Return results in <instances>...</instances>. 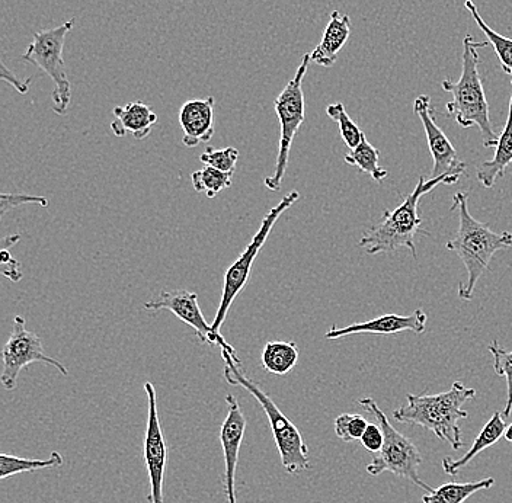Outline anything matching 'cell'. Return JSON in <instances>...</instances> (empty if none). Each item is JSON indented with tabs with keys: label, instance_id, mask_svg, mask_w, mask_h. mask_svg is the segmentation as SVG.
<instances>
[{
	"label": "cell",
	"instance_id": "obj_1",
	"mask_svg": "<svg viewBox=\"0 0 512 503\" xmlns=\"http://www.w3.org/2000/svg\"><path fill=\"white\" fill-rule=\"evenodd\" d=\"M451 211H457L459 229L454 239L448 240V251L456 252L467 271V283L457 288L462 300H472L476 284L489 269L495 253L512 246V233H496L488 224L480 223L470 214L466 192H457L453 197Z\"/></svg>",
	"mask_w": 512,
	"mask_h": 503
},
{
	"label": "cell",
	"instance_id": "obj_2",
	"mask_svg": "<svg viewBox=\"0 0 512 503\" xmlns=\"http://www.w3.org/2000/svg\"><path fill=\"white\" fill-rule=\"evenodd\" d=\"M488 46L489 41L478 43L473 35H466L463 40L462 76L457 82L448 79L441 82V88L453 95L446 105L447 117L454 118L463 128L478 127L486 149L496 147L499 140L492 127L491 111L479 75V50Z\"/></svg>",
	"mask_w": 512,
	"mask_h": 503
},
{
	"label": "cell",
	"instance_id": "obj_3",
	"mask_svg": "<svg viewBox=\"0 0 512 503\" xmlns=\"http://www.w3.org/2000/svg\"><path fill=\"white\" fill-rule=\"evenodd\" d=\"M476 390L456 381L447 392L438 394H408V405L396 409L393 418L399 424L419 425L431 431L453 450H462L464 442L459 421L469 416L462 406L475 399Z\"/></svg>",
	"mask_w": 512,
	"mask_h": 503
},
{
	"label": "cell",
	"instance_id": "obj_4",
	"mask_svg": "<svg viewBox=\"0 0 512 503\" xmlns=\"http://www.w3.org/2000/svg\"><path fill=\"white\" fill-rule=\"evenodd\" d=\"M460 176L462 175H444L438 178L419 176L414 192L409 194L395 210H384L380 223L371 227L366 235L361 237L358 246L368 255L392 253L399 248H406L416 258L415 236L424 232L421 229L422 219L419 217V200L438 185L457 184Z\"/></svg>",
	"mask_w": 512,
	"mask_h": 503
},
{
	"label": "cell",
	"instance_id": "obj_5",
	"mask_svg": "<svg viewBox=\"0 0 512 503\" xmlns=\"http://www.w3.org/2000/svg\"><path fill=\"white\" fill-rule=\"evenodd\" d=\"M222 355L224 378H226L227 383L248 390L258 400L259 405L264 409L265 415L268 416L284 470L290 474H299L304 470H309V447L304 442L297 426L278 409V406L272 402L271 397L258 384H255L254 381L249 380L243 374V371L240 370L242 362H240L238 355L230 354L227 351H222Z\"/></svg>",
	"mask_w": 512,
	"mask_h": 503
},
{
	"label": "cell",
	"instance_id": "obj_6",
	"mask_svg": "<svg viewBox=\"0 0 512 503\" xmlns=\"http://www.w3.org/2000/svg\"><path fill=\"white\" fill-rule=\"evenodd\" d=\"M361 408L366 409L376 418L377 424L382 426L384 434V445L382 451L373 454V460L367 466L368 474L380 476L384 472L396 474L403 479L411 480L418 488L431 493V486L422 482L419 477V466L422 464V456L414 442L409 441L405 435L400 434L398 429L390 424L386 413L377 405L376 400L371 397H364L358 400Z\"/></svg>",
	"mask_w": 512,
	"mask_h": 503
},
{
	"label": "cell",
	"instance_id": "obj_7",
	"mask_svg": "<svg viewBox=\"0 0 512 503\" xmlns=\"http://www.w3.org/2000/svg\"><path fill=\"white\" fill-rule=\"evenodd\" d=\"M310 62H312L310 53L304 54L296 75L287 83L286 88L281 91L274 102L275 114H277L278 121H280V144H278V156L274 173L264 179L265 187L272 192L280 191L287 172L291 144H293L294 137H296L297 131L300 130L304 118H306L303 80L306 78L307 67H309Z\"/></svg>",
	"mask_w": 512,
	"mask_h": 503
},
{
	"label": "cell",
	"instance_id": "obj_8",
	"mask_svg": "<svg viewBox=\"0 0 512 503\" xmlns=\"http://www.w3.org/2000/svg\"><path fill=\"white\" fill-rule=\"evenodd\" d=\"M75 25V19H70L53 30L34 32L31 46L25 54H22L25 62L34 64L53 80V110L60 115L66 114L72 101V85L67 76L63 50L67 34L75 28Z\"/></svg>",
	"mask_w": 512,
	"mask_h": 503
},
{
	"label": "cell",
	"instance_id": "obj_9",
	"mask_svg": "<svg viewBox=\"0 0 512 503\" xmlns=\"http://www.w3.org/2000/svg\"><path fill=\"white\" fill-rule=\"evenodd\" d=\"M299 198V191H291L290 194H287L286 197L280 201V203L275 205V207H272L271 210L268 211L267 216L264 217V220H262L261 227H259L258 232H256L254 237H252L251 243L246 246L242 255H240L239 258L230 265L229 269H227L226 274H224L222 300H220V306L219 309H217L216 317H214L213 322H211L214 332L220 333V331H222L224 320H226L227 313H229L233 301L236 300V297L242 293L243 288L248 284L249 277H251L252 267H254V262L256 261V258H258L262 246L267 242L268 236H270V233L272 232V227H274L275 223L280 220L284 211H287L291 205L296 204L297 201H299Z\"/></svg>",
	"mask_w": 512,
	"mask_h": 503
},
{
	"label": "cell",
	"instance_id": "obj_10",
	"mask_svg": "<svg viewBox=\"0 0 512 503\" xmlns=\"http://www.w3.org/2000/svg\"><path fill=\"white\" fill-rule=\"evenodd\" d=\"M2 358V386L8 392L16 389L19 374L34 362H44V364L57 368L63 376H69L66 365L57 361L56 358L48 357L40 336L28 331L27 320L22 316L15 317L11 336L3 346Z\"/></svg>",
	"mask_w": 512,
	"mask_h": 503
},
{
	"label": "cell",
	"instance_id": "obj_11",
	"mask_svg": "<svg viewBox=\"0 0 512 503\" xmlns=\"http://www.w3.org/2000/svg\"><path fill=\"white\" fill-rule=\"evenodd\" d=\"M144 309L149 310V312L168 310L172 315L178 317L181 322H184L185 325L191 326L197 338L204 342V344L219 346L222 351L238 355L236 349L232 345L227 344L222 333L213 331V326L207 322L206 317L201 312L197 294L191 293V291H162L156 299L147 301L144 304Z\"/></svg>",
	"mask_w": 512,
	"mask_h": 503
},
{
	"label": "cell",
	"instance_id": "obj_12",
	"mask_svg": "<svg viewBox=\"0 0 512 503\" xmlns=\"http://www.w3.org/2000/svg\"><path fill=\"white\" fill-rule=\"evenodd\" d=\"M147 394V425L144 435V463L149 473V502L163 503V485H165L166 463H168V447L165 434L159 421L156 390L150 381L144 384Z\"/></svg>",
	"mask_w": 512,
	"mask_h": 503
},
{
	"label": "cell",
	"instance_id": "obj_13",
	"mask_svg": "<svg viewBox=\"0 0 512 503\" xmlns=\"http://www.w3.org/2000/svg\"><path fill=\"white\" fill-rule=\"evenodd\" d=\"M414 111L424 126L428 147H430L432 160H434L431 178L444 175H463L466 171V163L460 160L446 133L438 127L434 114H432L430 96H418L415 99Z\"/></svg>",
	"mask_w": 512,
	"mask_h": 503
},
{
	"label": "cell",
	"instance_id": "obj_14",
	"mask_svg": "<svg viewBox=\"0 0 512 503\" xmlns=\"http://www.w3.org/2000/svg\"><path fill=\"white\" fill-rule=\"evenodd\" d=\"M227 415L220 429L224 456V493L229 503L236 501V469H238L240 447L246 431V418L233 394H227Z\"/></svg>",
	"mask_w": 512,
	"mask_h": 503
},
{
	"label": "cell",
	"instance_id": "obj_15",
	"mask_svg": "<svg viewBox=\"0 0 512 503\" xmlns=\"http://www.w3.org/2000/svg\"><path fill=\"white\" fill-rule=\"evenodd\" d=\"M427 313L422 309L415 310L412 315L402 316L390 313L377 317V319L368 320V322L354 323V325L345 326V328L329 329L326 332V339H339L351 335H399L402 332H414L416 335L424 333L427 329Z\"/></svg>",
	"mask_w": 512,
	"mask_h": 503
},
{
	"label": "cell",
	"instance_id": "obj_16",
	"mask_svg": "<svg viewBox=\"0 0 512 503\" xmlns=\"http://www.w3.org/2000/svg\"><path fill=\"white\" fill-rule=\"evenodd\" d=\"M214 101L213 96L204 99H191L185 102L179 111V124H181L184 137L182 144L188 149L198 144L208 143L214 136Z\"/></svg>",
	"mask_w": 512,
	"mask_h": 503
},
{
	"label": "cell",
	"instance_id": "obj_17",
	"mask_svg": "<svg viewBox=\"0 0 512 503\" xmlns=\"http://www.w3.org/2000/svg\"><path fill=\"white\" fill-rule=\"evenodd\" d=\"M112 112L115 120L111 123V130L117 137L131 133L134 139L144 140L158 123L155 111L140 101L130 102L124 107H115Z\"/></svg>",
	"mask_w": 512,
	"mask_h": 503
},
{
	"label": "cell",
	"instance_id": "obj_18",
	"mask_svg": "<svg viewBox=\"0 0 512 503\" xmlns=\"http://www.w3.org/2000/svg\"><path fill=\"white\" fill-rule=\"evenodd\" d=\"M351 35V19L334 11L323 32L319 46L310 53V60L323 67L334 66L338 60L339 51L347 44Z\"/></svg>",
	"mask_w": 512,
	"mask_h": 503
},
{
	"label": "cell",
	"instance_id": "obj_19",
	"mask_svg": "<svg viewBox=\"0 0 512 503\" xmlns=\"http://www.w3.org/2000/svg\"><path fill=\"white\" fill-rule=\"evenodd\" d=\"M512 86V82H511ZM512 163V92L510 98V110H508L507 124L499 136L494 158L480 163L476 176L485 188H494L499 178H504L508 166Z\"/></svg>",
	"mask_w": 512,
	"mask_h": 503
},
{
	"label": "cell",
	"instance_id": "obj_20",
	"mask_svg": "<svg viewBox=\"0 0 512 503\" xmlns=\"http://www.w3.org/2000/svg\"><path fill=\"white\" fill-rule=\"evenodd\" d=\"M505 428H507V424H505L504 416H502V413L495 412L492 418L483 426L482 431H480V434L476 437L472 447H470V450L467 451L463 457L444 458V472H446L448 476H457L460 470L466 467L473 458L482 453V451H485L486 448L492 447V445H495L496 442L501 440V438L504 437Z\"/></svg>",
	"mask_w": 512,
	"mask_h": 503
},
{
	"label": "cell",
	"instance_id": "obj_21",
	"mask_svg": "<svg viewBox=\"0 0 512 503\" xmlns=\"http://www.w3.org/2000/svg\"><path fill=\"white\" fill-rule=\"evenodd\" d=\"M300 351L296 342L270 341L262 351V365L267 373L286 376L299 361Z\"/></svg>",
	"mask_w": 512,
	"mask_h": 503
},
{
	"label": "cell",
	"instance_id": "obj_22",
	"mask_svg": "<svg viewBox=\"0 0 512 503\" xmlns=\"http://www.w3.org/2000/svg\"><path fill=\"white\" fill-rule=\"evenodd\" d=\"M495 485V479L479 480L469 483H444L440 488L432 490L431 493L422 496V503H464L470 496L480 490L491 489Z\"/></svg>",
	"mask_w": 512,
	"mask_h": 503
},
{
	"label": "cell",
	"instance_id": "obj_23",
	"mask_svg": "<svg viewBox=\"0 0 512 503\" xmlns=\"http://www.w3.org/2000/svg\"><path fill=\"white\" fill-rule=\"evenodd\" d=\"M63 466V457L59 451H53L47 460H32V458H21L2 454L0 456V479L16 476L19 473H32L38 470L54 469Z\"/></svg>",
	"mask_w": 512,
	"mask_h": 503
},
{
	"label": "cell",
	"instance_id": "obj_24",
	"mask_svg": "<svg viewBox=\"0 0 512 503\" xmlns=\"http://www.w3.org/2000/svg\"><path fill=\"white\" fill-rule=\"evenodd\" d=\"M379 158L380 150L364 137L363 142L345 155V163L357 166L361 172L368 173L374 181L383 182L389 176V172L379 165Z\"/></svg>",
	"mask_w": 512,
	"mask_h": 503
},
{
	"label": "cell",
	"instance_id": "obj_25",
	"mask_svg": "<svg viewBox=\"0 0 512 503\" xmlns=\"http://www.w3.org/2000/svg\"><path fill=\"white\" fill-rule=\"evenodd\" d=\"M464 6H466L472 18L475 19L480 31H483V34L488 38L489 44H492V47H494L496 56H498L499 62H501L502 70L512 76V38L504 37V35L498 34V32L492 30V28L483 21L473 0H466Z\"/></svg>",
	"mask_w": 512,
	"mask_h": 503
},
{
	"label": "cell",
	"instance_id": "obj_26",
	"mask_svg": "<svg viewBox=\"0 0 512 503\" xmlns=\"http://www.w3.org/2000/svg\"><path fill=\"white\" fill-rule=\"evenodd\" d=\"M232 176L233 173L217 171L211 166H204L200 171L192 173V187L197 192H206L208 198H214L232 185Z\"/></svg>",
	"mask_w": 512,
	"mask_h": 503
},
{
	"label": "cell",
	"instance_id": "obj_27",
	"mask_svg": "<svg viewBox=\"0 0 512 503\" xmlns=\"http://www.w3.org/2000/svg\"><path fill=\"white\" fill-rule=\"evenodd\" d=\"M326 114L329 118L338 124L339 133H341L342 140L350 147V150L355 149L361 142H363L366 134L363 133L360 127L352 121L347 110H345L344 104L338 102V104L329 105L326 108Z\"/></svg>",
	"mask_w": 512,
	"mask_h": 503
},
{
	"label": "cell",
	"instance_id": "obj_28",
	"mask_svg": "<svg viewBox=\"0 0 512 503\" xmlns=\"http://www.w3.org/2000/svg\"><path fill=\"white\" fill-rule=\"evenodd\" d=\"M488 349L494 357L495 373L507 381V405L504 409V419L507 421L512 415V351H504L498 341L491 342Z\"/></svg>",
	"mask_w": 512,
	"mask_h": 503
},
{
	"label": "cell",
	"instance_id": "obj_29",
	"mask_svg": "<svg viewBox=\"0 0 512 503\" xmlns=\"http://www.w3.org/2000/svg\"><path fill=\"white\" fill-rule=\"evenodd\" d=\"M370 422L364 416L342 413L335 419V434L344 442L360 441Z\"/></svg>",
	"mask_w": 512,
	"mask_h": 503
},
{
	"label": "cell",
	"instance_id": "obj_30",
	"mask_svg": "<svg viewBox=\"0 0 512 503\" xmlns=\"http://www.w3.org/2000/svg\"><path fill=\"white\" fill-rule=\"evenodd\" d=\"M200 159L204 166H211L217 171L235 173L239 160V150L236 147H226L222 150L208 147Z\"/></svg>",
	"mask_w": 512,
	"mask_h": 503
},
{
	"label": "cell",
	"instance_id": "obj_31",
	"mask_svg": "<svg viewBox=\"0 0 512 503\" xmlns=\"http://www.w3.org/2000/svg\"><path fill=\"white\" fill-rule=\"evenodd\" d=\"M25 204H35L47 208L48 200L46 197H37V195L30 194H2L0 195V216L3 217L12 208Z\"/></svg>",
	"mask_w": 512,
	"mask_h": 503
},
{
	"label": "cell",
	"instance_id": "obj_32",
	"mask_svg": "<svg viewBox=\"0 0 512 503\" xmlns=\"http://www.w3.org/2000/svg\"><path fill=\"white\" fill-rule=\"evenodd\" d=\"M361 445L371 454H377L382 451L384 445V434L382 426L379 424H368L366 432L361 437Z\"/></svg>",
	"mask_w": 512,
	"mask_h": 503
},
{
	"label": "cell",
	"instance_id": "obj_33",
	"mask_svg": "<svg viewBox=\"0 0 512 503\" xmlns=\"http://www.w3.org/2000/svg\"><path fill=\"white\" fill-rule=\"evenodd\" d=\"M0 261H2V274L12 283H19L24 275L18 261L12 256L11 249H0Z\"/></svg>",
	"mask_w": 512,
	"mask_h": 503
},
{
	"label": "cell",
	"instance_id": "obj_34",
	"mask_svg": "<svg viewBox=\"0 0 512 503\" xmlns=\"http://www.w3.org/2000/svg\"><path fill=\"white\" fill-rule=\"evenodd\" d=\"M0 66H2V73H0V78L5 80V82L11 83L12 86L16 89V91L19 92V94L25 95L28 94V89H30V83L31 79L25 80V82H22V80H19L16 78L14 73L11 72V70L8 69V67L5 66V63H0Z\"/></svg>",
	"mask_w": 512,
	"mask_h": 503
},
{
	"label": "cell",
	"instance_id": "obj_35",
	"mask_svg": "<svg viewBox=\"0 0 512 503\" xmlns=\"http://www.w3.org/2000/svg\"><path fill=\"white\" fill-rule=\"evenodd\" d=\"M504 438L512 444V424L507 425V428H505Z\"/></svg>",
	"mask_w": 512,
	"mask_h": 503
}]
</instances>
